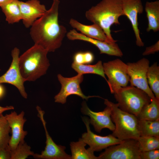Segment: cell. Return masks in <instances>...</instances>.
Masks as SVG:
<instances>
[{"instance_id": "10", "label": "cell", "mask_w": 159, "mask_h": 159, "mask_svg": "<svg viewBox=\"0 0 159 159\" xmlns=\"http://www.w3.org/2000/svg\"><path fill=\"white\" fill-rule=\"evenodd\" d=\"M38 116L42 121L44 128L46 137V146L41 154L34 153L33 158L38 159H71V155L65 151L66 147L57 144L50 136L47 129L46 122L44 118V111L37 106Z\"/></svg>"}, {"instance_id": "20", "label": "cell", "mask_w": 159, "mask_h": 159, "mask_svg": "<svg viewBox=\"0 0 159 159\" xmlns=\"http://www.w3.org/2000/svg\"><path fill=\"white\" fill-rule=\"evenodd\" d=\"M86 145L82 138H80L78 141L71 142L70 145L71 159H98L92 149L90 148H85Z\"/></svg>"}, {"instance_id": "12", "label": "cell", "mask_w": 159, "mask_h": 159, "mask_svg": "<svg viewBox=\"0 0 159 159\" xmlns=\"http://www.w3.org/2000/svg\"><path fill=\"white\" fill-rule=\"evenodd\" d=\"M82 119L86 126L87 132L82 134V138L94 152L101 151L111 145L120 143L123 141L112 134L104 136L97 135L90 130L89 119L85 116L82 117Z\"/></svg>"}, {"instance_id": "30", "label": "cell", "mask_w": 159, "mask_h": 159, "mask_svg": "<svg viewBox=\"0 0 159 159\" xmlns=\"http://www.w3.org/2000/svg\"><path fill=\"white\" fill-rule=\"evenodd\" d=\"M140 158V159H158L159 149L141 152Z\"/></svg>"}, {"instance_id": "1", "label": "cell", "mask_w": 159, "mask_h": 159, "mask_svg": "<svg viewBox=\"0 0 159 159\" xmlns=\"http://www.w3.org/2000/svg\"><path fill=\"white\" fill-rule=\"evenodd\" d=\"M59 0H53L51 8L31 26L30 34L34 44L48 52H54L61 47L67 32L66 27L59 23Z\"/></svg>"}, {"instance_id": "23", "label": "cell", "mask_w": 159, "mask_h": 159, "mask_svg": "<svg viewBox=\"0 0 159 159\" xmlns=\"http://www.w3.org/2000/svg\"><path fill=\"white\" fill-rule=\"evenodd\" d=\"M72 67L78 74L83 75L86 74H97L102 77L107 81L101 61H99L94 65L80 64L73 62L72 64Z\"/></svg>"}, {"instance_id": "16", "label": "cell", "mask_w": 159, "mask_h": 159, "mask_svg": "<svg viewBox=\"0 0 159 159\" xmlns=\"http://www.w3.org/2000/svg\"><path fill=\"white\" fill-rule=\"evenodd\" d=\"M67 38L71 40H80L90 43L96 46L101 54L121 57L123 53L116 42L110 43L87 37L77 32L74 29L70 30L66 34Z\"/></svg>"}, {"instance_id": "31", "label": "cell", "mask_w": 159, "mask_h": 159, "mask_svg": "<svg viewBox=\"0 0 159 159\" xmlns=\"http://www.w3.org/2000/svg\"><path fill=\"white\" fill-rule=\"evenodd\" d=\"M11 150L9 145L0 148V159H11Z\"/></svg>"}, {"instance_id": "28", "label": "cell", "mask_w": 159, "mask_h": 159, "mask_svg": "<svg viewBox=\"0 0 159 159\" xmlns=\"http://www.w3.org/2000/svg\"><path fill=\"white\" fill-rule=\"evenodd\" d=\"M11 132L8 123L2 114L0 116V148L9 145Z\"/></svg>"}, {"instance_id": "25", "label": "cell", "mask_w": 159, "mask_h": 159, "mask_svg": "<svg viewBox=\"0 0 159 159\" xmlns=\"http://www.w3.org/2000/svg\"><path fill=\"white\" fill-rule=\"evenodd\" d=\"M139 125L140 136L159 137V120H139Z\"/></svg>"}, {"instance_id": "21", "label": "cell", "mask_w": 159, "mask_h": 159, "mask_svg": "<svg viewBox=\"0 0 159 159\" xmlns=\"http://www.w3.org/2000/svg\"><path fill=\"white\" fill-rule=\"evenodd\" d=\"M19 1V0H9L0 6L5 15L6 20L9 24L18 23L22 20Z\"/></svg>"}, {"instance_id": "18", "label": "cell", "mask_w": 159, "mask_h": 159, "mask_svg": "<svg viewBox=\"0 0 159 159\" xmlns=\"http://www.w3.org/2000/svg\"><path fill=\"white\" fill-rule=\"evenodd\" d=\"M69 24L72 28L87 37L109 43H114L111 42L108 39L102 29L96 24L86 25L72 18L70 20Z\"/></svg>"}, {"instance_id": "17", "label": "cell", "mask_w": 159, "mask_h": 159, "mask_svg": "<svg viewBox=\"0 0 159 159\" xmlns=\"http://www.w3.org/2000/svg\"><path fill=\"white\" fill-rule=\"evenodd\" d=\"M19 5L23 24L27 28L31 27L47 11L45 6L41 4L39 0H29L25 2L19 1Z\"/></svg>"}, {"instance_id": "11", "label": "cell", "mask_w": 159, "mask_h": 159, "mask_svg": "<svg viewBox=\"0 0 159 159\" xmlns=\"http://www.w3.org/2000/svg\"><path fill=\"white\" fill-rule=\"evenodd\" d=\"M19 50L17 47L12 50V62L8 70L0 77V84L7 83L14 86L18 90L21 96L27 99L28 95L24 86L25 81L21 75L19 66Z\"/></svg>"}, {"instance_id": "19", "label": "cell", "mask_w": 159, "mask_h": 159, "mask_svg": "<svg viewBox=\"0 0 159 159\" xmlns=\"http://www.w3.org/2000/svg\"><path fill=\"white\" fill-rule=\"evenodd\" d=\"M145 11L148 20V26L146 30H152L156 32L159 30V1H147Z\"/></svg>"}, {"instance_id": "15", "label": "cell", "mask_w": 159, "mask_h": 159, "mask_svg": "<svg viewBox=\"0 0 159 159\" xmlns=\"http://www.w3.org/2000/svg\"><path fill=\"white\" fill-rule=\"evenodd\" d=\"M122 7L123 15L126 16L130 21L135 37L137 46H144L140 36L138 28V16L143 13V7L141 0H122Z\"/></svg>"}, {"instance_id": "29", "label": "cell", "mask_w": 159, "mask_h": 159, "mask_svg": "<svg viewBox=\"0 0 159 159\" xmlns=\"http://www.w3.org/2000/svg\"><path fill=\"white\" fill-rule=\"evenodd\" d=\"M73 62L80 64H89L94 61L95 57L93 54L91 52L79 51L74 55Z\"/></svg>"}, {"instance_id": "9", "label": "cell", "mask_w": 159, "mask_h": 159, "mask_svg": "<svg viewBox=\"0 0 159 159\" xmlns=\"http://www.w3.org/2000/svg\"><path fill=\"white\" fill-rule=\"evenodd\" d=\"M57 78L61 84V87L59 92L54 97L56 102L65 104L67 97L73 95H77L87 100L92 97L101 98L96 96H86L83 94L80 86L84 79L83 74H78L74 77H66L59 74Z\"/></svg>"}, {"instance_id": "34", "label": "cell", "mask_w": 159, "mask_h": 159, "mask_svg": "<svg viewBox=\"0 0 159 159\" xmlns=\"http://www.w3.org/2000/svg\"><path fill=\"white\" fill-rule=\"evenodd\" d=\"M1 84H0V100L4 97L6 93L5 88Z\"/></svg>"}, {"instance_id": "13", "label": "cell", "mask_w": 159, "mask_h": 159, "mask_svg": "<svg viewBox=\"0 0 159 159\" xmlns=\"http://www.w3.org/2000/svg\"><path fill=\"white\" fill-rule=\"evenodd\" d=\"M106 106L103 111L95 112L89 108L85 101L82 104V113L90 117V123L93 126L95 131L99 133L104 128H107L112 132L115 129V125L111 117V109L109 106Z\"/></svg>"}, {"instance_id": "35", "label": "cell", "mask_w": 159, "mask_h": 159, "mask_svg": "<svg viewBox=\"0 0 159 159\" xmlns=\"http://www.w3.org/2000/svg\"><path fill=\"white\" fill-rule=\"evenodd\" d=\"M9 0H0V6L7 1Z\"/></svg>"}, {"instance_id": "24", "label": "cell", "mask_w": 159, "mask_h": 159, "mask_svg": "<svg viewBox=\"0 0 159 159\" xmlns=\"http://www.w3.org/2000/svg\"><path fill=\"white\" fill-rule=\"evenodd\" d=\"M147 79L150 88L155 97L159 100V67L157 62L149 67L147 72Z\"/></svg>"}, {"instance_id": "5", "label": "cell", "mask_w": 159, "mask_h": 159, "mask_svg": "<svg viewBox=\"0 0 159 159\" xmlns=\"http://www.w3.org/2000/svg\"><path fill=\"white\" fill-rule=\"evenodd\" d=\"M113 94L120 109L137 117L151 100L145 92L131 85L120 88Z\"/></svg>"}, {"instance_id": "7", "label": "cell", "mask_w": 159, "mask_h": 159, "mask_svg": "<svg viewBox=\"0 0 159 159\" xmlns=\"http://www.w3.org/2000/svg\"><path fill=\"white\" fill-rule=\"evenodd\" d=\"M141 151L137 140L128 139L111 145L101 153L98 159H140Z\"/></svg>"}, {"instance_id": "6", "label": "cell", "mask_w": 159, "mask_h": 159, "mask_svg": "<svg viewBox=\"0 0 159 159\" xmlns=\"http://www.w3.org/2000/svg\"><path fill=\"white\" fill-rule=\"evenodd\" d=\"M105 74L108 78L107 82L110 92L113 94L120 88L127 86L130 77L127 64L117 59L103 63Z\"/></svg>"}, {"instance_id": "8", "label": "cell", "mask_w": 159, "mask_h": 159, "mask_svg": "<svg viewBox=\"0 0 159 159\" xmlns=\"http://www.w3.org/2000/svg\"><path fill=\"white\" fill-rule=\"evenodd\" d=\"M127 64L130 85L142 90L151 99L155 98L147 81V72L149 67V60L143 58L136 62H129Z\"/></svg>"}, {"instance_id": "32", "label": "cell", "mask_w": 159, "mask_h": 159, "mask_svg": "<svg viewBox=\"0 0 159 159\" xmlns=\"http://www.w3.org/2000/svg\"><path fill=\"white\" fill-rule=\"evenodd\" d=\"M159 50V42L158 41L154 45L146 48L145 51L143 53V55H147L151 54H154Z\"/></svg>"}, {"instance_id": "2", "label": "cell", "mask_w": 159, "mask_h": 159, "mask_svg": "<svg viewBox=\"0 0 159 159\" xmlns=\"http://www.w3.org/2000/svg\"><path fill=\"white\" fill-rule=\"evenodd\" d=\"M122 0H102L86 11V19L100 26L108 39L112 42L117 41L112 38L110 28L114 24H120L119 18L123 16Z\"/></svg>"}, {"instance_id": "27", "label": "cell", "mask_w": 159, "mask_h": 159, "mask_svg": "<svg viewBox=\"0 0 159 159\" xmlns=\"http://www.w3.org/2000/svg\"><path fill=\"white\" fill-rule=\"evenodd\" d=\"M34 154L31 150L30 146L24 141L20 142L15 149L11 150V159H25Z\"/></svg>"}, {"instance_id": "3", "label": "cell", "mask_w": 159, "mask_h": 159, "mask_svg": "<svg viewBox=\"0 0 159 159\" xmlns=\"http://www.w3.org/2000/svg\"><path fill=\"white\" fill-rule=\"evenodd\" d=\"M49 52L34 44L19 58V66L25 81H34L45 74L50 66L47 57Z\"/></svg>"}, {"instance_id": "33", "label": "cell", "mask_w": 159, "mask_h": 159, "mask_svg": "<svg viewBox=\"0 0 159 159\" xmlns=\"http://www.w3.org/2000/svg\"><path fill=\"white\" fill-rule=\"evenodd\" d=\"M14 109V107L12 106H6L2 107L0 106V116L2 115V113L4 112Z\"/></svg>"}, {"instance_id": "14", "label": "cell", "mask_w": 159, "mask_h": 159, "mask_svg": "<svg viewBox=\"0 0 159 159\" xmlns=\"http://www.w3.org/2000/svg\"><path fill=\"white\" fill-rule=\"evenodd\" d=\"M24 114L23 111L19 114L13 111L4 115L11 133L9 144L11 150L15 149L20 142L24 141V138L27 134V132L24 130V125L26 121L24 117Z\"/></svg>"}, {"instance_id": "22", "label": "cell", "mask_w": 159, "mask_h": 159, "mask_svg": "<svg viewBox=\"0 0 159 159\" xmlns=\"http://www.w3.org/2000/svg\"><path fill=\"white\" fill-rule=\"evenodd\" d=\"M139 120L155 121L159 120V100L155 97L145 106L137 116Z\"/></svg>"}, {"instance_id": "4", "label": "cell", "mask_w": 159, "mask_h": 159, "mask_svg": "<svg viewBox=\"0 0 159 159\" xmlns=\"http://www.w3.org/2000/svg\"><path fill=\"white\" fill-rule=\"evenodd\" d=\"M104 100V104L111 109V118L115 125L112 134L122 140L131 139L137 140L140 136L139 120L137 117L121 110L117 103L107 99Z\"/></svg>"}, {"instance_id": "26", "label": "cell", "mask_w": 159, "mask_h": 159, "mask_svg": "<svg viewBox=\"0 0 159 159\" xmlns=\"http://www.w3.org/2000/svg\"><path fill=\"white\" fill-rule=\"evenodd\" d=\"M137 141L141 152L159 149V137L140 136Z\"/></svg>"}]
</instances>
